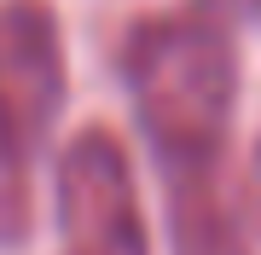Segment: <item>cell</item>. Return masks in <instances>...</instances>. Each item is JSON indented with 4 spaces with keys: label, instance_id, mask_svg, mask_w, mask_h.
Here are the masks:
<instances>
[{
    "label": "cell",
    "instance_id": "obj_1",
    "mask_svg": "<svg viewBox=\"0 0 261 255\" xmlns=\"http://www.w3.org/2000/svg\"><path fill=\"white\" fill-rule=\"evenodd\" d=\"M122 81L163 174L215 168L238 104L232 35L215 12H157L122 41Z\"/></svg>",
    "mask_w": 261,
    "mask_h": 255
},
{
    "label": "cell",
    "instance_id": "obj_2",
    "mask_svg": "<svg viewBox=\"0 0 261 255\" xmlns=\"http://www.w3.org/2000/svg\"><path fill=\"white\" fill-rule=\"evenodd\" d=\"M58 244L64 255H151L128 151L111 128H82L58 157Z\"/></svg>",
    "mask_w": 261,
    "mask_h": 255
},
{
    "label": "cell",
    "instance_id": "obj_3",
    "mask_svg": "<svg viewBox=\"0 0 261 255\" xmlns=\"http://www.w3.org/2000/svg\"><path fill=\"white\" fill-rule=\"evenodd\" d=\"M64 110V35L47 0H0V151L35 162Z\"/></svg>",
    "mask_w": 261,
    "mask_h": 255
},
{
    "label": "cell",
    "instance_id": "obj_4",
    "mask_svg": "<svg viewBox=\"0 0 261 255\" xmlns=\"http://www.w3.org/2000/svg\"><path fill=\"white\" fill-rule=\"evenodd\" d=\"M168 180V232H174V255H250L238 226V209L226 197L221 162L215 168H180Z\"/></svg>",
    "mask_w": 261,
    "mask_h": 255
},
{
    "label": "cell",
    "instance_id": "obj_5",
    "mask_svg": "<svg viewBox=\"0 0 261 255\" xmlns=\"http://www.w3.org/2000/svg\"><path fill=\"white\" fill-rule=\"evenodd\" d=\"M29 232V162L0 151V249L23 244Z\"/></svg>",
    "mask_w": 261,
    "mask_h": 255
},
{
    "label": "cell",
    "instance_id": "obj_6",
    "mask_svg": "<svg viewBox=\"0 0 261 255\" xmlns=\"http://www.w3.org/2000/svg\"><path fill=\"white\" fill-rule=\"evenodd\" d=\"M221 23H261V0H203Z\"/></svg>",
    "mask_w": 261,
    "mask_h": 255
}]
</instances>
